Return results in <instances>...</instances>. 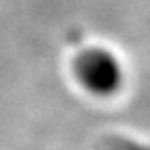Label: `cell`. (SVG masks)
Listing matches in <instances>:
<instances>
[{
    "label": "cell",
    "instance_id": "obj_1",
    "mask_svg": "<svg viewBox=\"0 0 150 150\" xmlns=\"http://www.w3.org/2000/svg\"><path fill=\"white\" fill-rule=\"evenodd\" d=\"M75 75L88 92L98 96L115 94L122 84V66L115 54L101 47L83 51L75 60Z\"/></svg>",
    "mask_w": 150,
    "mask_h": 150
}]
</instances>
